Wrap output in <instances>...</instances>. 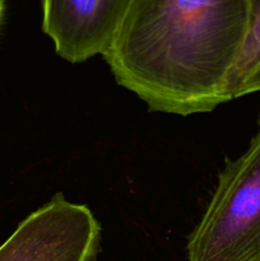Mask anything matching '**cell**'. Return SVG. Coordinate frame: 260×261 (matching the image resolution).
Here are the masks:
<instances>
[{
    "mask_svg": "<svg viewBox=\"0 0 260 261\" xmlns=\"http://www.w3.org/2000/svg\"><path fill=\"white\" fill-rule=\"evenodd\" d=\"M3 15H4V0H0V24H2Z\"/></svg>",
    "mask_w": 260,
    "mask_h": 261,
    "instance_id": "obj_6",
    "label": "cell"
},
{
    "mask_svg": "<svg viewBox=\"0 0 260 261\" xmlns=\"http://www.w3.org/2000/svg\"><path fill=\"white\" fill-rule=\"evenodd\" d=\"M186 252L189 261H260V122L247 149L227 160Z\"/></svg>",
    "mask_w": 260,
    "mask_h": 261,
    "instance_id": "obj_2",
    "label": "cell"
},
{
    "mask_svg": "<svg viewBox=\"0 0 260 261\" xmlns=\"http://www.w3.org/2000/svg\"><path fill=\"white\" fill-rule=\"evenodd\" d=\"M101 226L91 209L56 194L0 246V261H94Z\"/></svg>",
    "mask_w": 260,
    "mask_h": 261,
    "instance_id": "obj_3",
    "label": "cell"
},
{
    "mask_svg": "<svg viewBox=\"0 0 260 261\" xmlns=\"http://www.w3.org/2000/svg\"><path fill=\"white\" fill-rule=\"evenodd\" d=\"M249 0H133L103 58L150 111L188 116L228 102Z\"/></svg>",
    "mask_w": 260,
    "mask_h": 261,
    "instance_id": "obj_1",
    "label": "cell"
},
{
    "mask_svg": "<svg viewBox=\"0 0 260 261\" xmlns=\"http://www.w3.org/2000/svg\"><path fill=\"white\" fill-rule=\"evenodd\" d=\"M226 92L228 101L260 92V0H249V27Z\"/></svg>",
    "mask_w": 260,
    "mask_h": 261,
    "instance_id": "obj_5",
    "label": "cell"
},
{
    "mask_svg": "<svg viewBox=\"0 0 260 261\" xmlns=\"http://www.w3.org/2000/svg\"><path fill=\"white\" fill-rule=\"evenodd\" d=\"M42 30L69 63L105 55L133 0H41Z\"/></svg>",
    "mask_w": 260,
    "mask_h": 261,
    "instance_id": "obj_4",
    "label": "cell"
}]
</instances>
